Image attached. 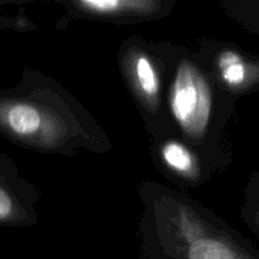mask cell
<instances>
[{"instance_id":"obj_2","label":"cell","mask_w":259,"mask_h":259,"mask_svg":"<svg viewBox=\"0 0 259 259\" xmlns=\"http://www.w3.org/2000/svg\"><path fill=\"white\" fill-rule=\"evenodd\" d=\"M138 197V259H259L249 239L185 192L146 180Z\"/></svg>"},{"instance_id":"obj_9","label":"cell","mask_w":259,"mask_h":259,"mask_svg":"<svg viewBox=\"0 0 259 259\" xmlns=\"http://www.w3.org/2000/svg\"><path fill=\"white\" fill-rule=\"evenodd\" d=\"M240 218L259 240V169L248 180L240 206Z\"/></svg>"},{"instance_id":"obj_3","label":"cell","mask_w":259,"mask_h":259,"mask_svg":"<svg viewBox=\"0 0 259 259\" xmlns=\"http://www.w3.org/2000/svg\"><path fill=\"white\" fill-rule=\"evenodd\" d=\"M166 56L164 105L171 132L223 174L233 161L229 126L238 100L214 80L194 48L166 40Z\"/></svg>"},{"instance_id":"obj_8","label":"cell","mask_w":259,"mask_h":259,"mask_svg":"<svg viewBox=\"0 0 259 259\" xmlns=\"http://www.w3.org/2000/svg\"><path fill=\"white\" fill-rule=\"evenodd\" d=\"M42 191L20 175L13 159L0 153V227L30 228L39 222Z\"/></svg>"},{"instance_id":"obj_6","label":"cell","mask_w":259,"mask_h":259,"mask_svg":"<svg viewBox=\"0 0 259 259\" xmlns=\"http://www.w3.org/2000/svg\"><path fill=\"white\" fill-rule=\"evenodd\" d=\"M151 156L159 174L184 189H197L220 175L217 167L195 147L168 133L151 141Z\"/></svg>"},{"instance_id":"obj_7","label":"cell","mask_w":259,"mask_h":259,"mask_svg":"<svg viewBox=\"0 0 259 259\" xmlns=\"http://www.w3.org/2000/svg\"><path fill=\"white\" fill-rule=\"evenodd\" d=\"M177 0H60L68 18L137 24L168 17Z\"/></svg>"},{"instance_id":"obj_1","label":"cell","mask_w":259,"mask_h":259,"mask_svg":"<svg viewBox=\"0 0 259 259\" xmlns=\"http://www.w3.org/2000/svg\"><path fill=\"white\" fill-rule=\"evenodd\" d=\"M0 136L43 154H105L113 149L105 129L68 89L30 67L14 86L0 89Z\"/></svg>"},{"instance_id":"obj_4","label":"cell","mask_w":259,"mask_h":259,"mask_svg":"<svg viewBox=\"0 0 259 259\" xmlns=\"http://www.w3.org/2000/svg\"><path fill=\"white\" fill-rule=\"evenodd\" d=\"M118 65L151 141L172 133L164 105L166 40L125 38L118 50Z\"/></svg>"},{"instance_id":"obj_5","label":"cell","mask_w":259,"mask_h":259,"mask_svg":"<svg viewBox=\"0 0 259 259\" xmlns=\"http://www.w3.org/2000/svg\"><path fill=\"white\" fill-rule=\"evenodd\" d=\"M194 50L214 80L238 101L259 93V55L212 38L199 39Z\"/></svg>"},{"instance_id":"obj_10","label":"cell","mask_w":259,"mask_h":259,"mask_svg":"<svg viewBox=\"0 0 259 259\" xmlns=\"http://www.w3.org/2000/svg\"><path fill=\"white\" fill-rule=\"evenodd\" d=\"M0 259H4V258H0Z\"/></svg>"}]
</instances>
